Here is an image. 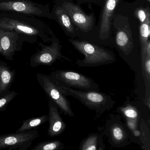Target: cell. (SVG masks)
Returning a JSON list of instances; mask_svg holds the SVG:
<instances>
[{
	"label": "cell",
	"mask_w": 150,
	"mask_h": 150,
	"mask_svg": "<svg viewBox=\"0 0 150 150\" xmlns=\"http://www.w3.org/2000/svg\"><path fill=\"white\" fill-rule=\"evenodd\" d=\"M37 79L49 99L53 101L64 115L74 116L71 103L66 96L50 75L37 73Z\"/></svg>",
	"instance_id": "obj_6"
},
{
	"label": "cell",
	"mask_w": 150,
	"mask_h": 150,
	"mask_svg": "<svg viewBox=\"0 0 150 150\" xmlns=\"http://www.w3.org/2000/svg\"><path fill=\"white\" fill-rule=\"evenodd\" d=\"M105 149L102 137L97 133L89 134L82 139L79 147V150H104Z\"/></svg>",
	"instance_id": "obj_16"
},
{
	"label": "cell",
	"mask_w": 150,
	"mask_h": 150,
	"mask_svg": "<svg viewBox=\"0 0 150 150\" xmlns=\"http://www.w3.org/2000/svg\"><path fill=\"white\" fill-rule=\"evenodd\" d=\"M20 34L13 30H7L0 28V54L7 59H13L14 55L16 51L21 50L18 40Z\"/></svg>",
	"instance_id": "obj_11"
},
{
	"label": "cell",
	"mask_w": 150,
	"mask_h": 150,
	"mask_svg": "<svg viewBox=\"0 0 150 150\" xmlns=\"http://www.w3.org/2000/svg\"><path fill=\"white\" fill-rule=\"evenodd\" d=\"M61 7L65 10L73 23L81 31L87 32L93 28V15L86 14L79 7L70 2H64Z\"/></svg>",
	"instance_id": "obj_10"
},
{
	"label": "cell",
	"mask_w": 150,
	"mask_h": 150,
	"mask_svg": "<svg viewBox=\"0 0 150 150\" xmlns=\"http://www.w3.org/2000/svg\"><path fill=\"white\" fill-rule=\"evenodd\" d=\"M48 121V115H45L38 117H32L23 122L21 127L16 132H22L32 130Z\"/></svg>",
	"instance_id": "obj_18"
},
{
	"label": "cell",
	"mask_w": 150,
	"mask_h": 150,
	"mask_svg": "<svg viewBox=\"0 0 150 150\" xmlns=\"http://www.w3.org/2000/svg\"><path fill=\"white\" fill-rule=\"evenodd\" d=\"M116 112L122 115L125 119L137 120L139 117V112L137 108L132 104H124L123 106L118 107Z\"/></svg>",
	"instance_id": "obj_20"
},
{
	"label": "cell",
	"mask_w": 150,
	"mask_h": 150,
	"mask_svg": "<svg viewBox=\"0 0 150 150\" xmlns=\"http://www.w3.org/2000/svg\"><path fill=\"white\" fill-rule=\"evenodd\" d=\"M41 44V50H39L30 58V65L36 67L39 66H51L58 59H64L72 61L61 53L62 46L58 43L53 42L50 45L46 46Z\"/></svg>",
	"instance_id": "obj_9"
},
{
	"label": "cell",
	"mask_w": 150,
	"mask_h": 150,
	"mask_svg": "<svg viewBox=\"0 0 150 150\" xmlns=\"http://www.w3.org/2000/svg\"><path fill=\"white\" fill-rule=\"evenodd\" d=\"M119 1V0H106L102 15L99 30V36L101 39L105 40L108 38L112 16Z\"/></svg>",
	"instance_id": "obj_13"
},
{
	"label": "cell",
	"mask_w": 150,
	"mask_h": 150,
	"mask_svg": "<svg viewBox=\"0 0 150 150\" xmlns=\"http://www.w3.org/2000/svg\"><path fill=\"white\" fill-rule=\"evenodd\" d=\"M64 144L59 140L43 141L34 146L33 150H62L64 148Z\"/></svg>",
	"instance_id": "obj_21"
},
{
	"label": "cell",
	"mask_w": 150,
	"mask_h": 150,
	"mask_svg": "<svg viewBox=\"0 0 150 150\" xmlns=\"http://www.w3.org/2000/svg\"><path fill=\"white\" fill-rule=\"evenodd\" d=\"M49 110L48 135L51 137L59 136L65 130L66 124L60 115L58 107L50 99L49 100Z\"/></svg>",
	"instance_id": "obj_12"
},
{
	"label": "cell",
	"mask_w": 150,
	"mask_h": 150,
	"mask_svg": "<svg viewBox=\"0 0 150 150\" xmlns=\"http://www.w3.org/2000/svg\"><path fill=\"white\" fill-rule=\"evenodd\" d=\"M136 16L140 21L141 23L145 22L150 19V13L149 8H138L136 11Z\"/></svg>",
	"instance_id": "obj_23"
},
{
	"label": "cell",
	"mask_w": 150,
	"mask_h": 150,
	"mask_svg": "<svg viewBox=\"0 0 150 150\" xmlns=\"http://www.w3.org/2000/svg\"><path fill=\"white\" fill-rule=\"evenodd\" d=\"M50 75L58 85L85 91L100 90L99 85L93 80L77 72L59 70L51 73Z\"/></svg>",
	"instance_id": "obj_4"
},
{
	"label": "cell",
	"mask_w": 150,
	"mask_h": 150,
	"mask_svg": "<svg viewBox=\"0 0 150 150\" xmlns=\"http://www.w3.org/2000/svg\"><path fill=\"white\" fill-rule=\"evenodd\" d=\"M147 1H149V2H150V0H147Z\"/></svg>",
	"instance_id": "obj_25"
},
{
	"label": "cell",
	"mask_w": 150,
	"mask_h": 150,
	"mask_svg": "<svg viewBox=\"0 0 150 150\" xmlns=\"http://www.w3.org/2000/svg\"><path fill=\"white\" fill-rule=\"evenodd\" d=\"M16 76V71L5 62L0 61V97L9 92Z\"/></svg>",
	"instance_id": "obj_14"
},
{
	"label": "cell",
	"mask_w": 150,
	"mask_h": 150,
	"mask_svg": "<svg viewBox=\"0 0 150 150\" xmlns=\"http://www.w3.org/2000/svg\"><path fill=\"white\" fill-rule=\"evenodd\" d=\"M129 132L120 115H110L106 120L103 133L113 147L121 148L129 145L132 139Z\"/></svg>",
	"instance_id": "obj_5"
},
{
	"label": "cell",
	"mask_w": 150,
	"mask_h": 150,
	"mask_svg": "<svg viewBox=\"0 0 150 150\" xmlns=\"http://www.w3.org/2000/svg\"><path fill=\"white\" fill-rule=\"evenodd\" d=\"M57 85L66 96H73L88 108L95 110L97 117L110 110L115 103L112 97L105 93L99 91L79 90L62 85Z\"/></svg>",
	"instance_id": "obj_2"
},
{
	"label": "cell",
	"mask_w": 150,
	"mask_h": 150,
	"mask_svg": "<svg viewBox=\"0 0 150 150\" xmlns=\"http://www.w3.org/2000/svg\"><path fill=\"white\" fill-rule=\"evenodd\" d=\"M69 42L78 51L85 55L84 59L76 61V64L79 67H96L115 62V55L108 50L86 41L70 39Z\"/></svg>",
	"instance_id": "obj_3"
},
{
	"label": "cell",
	"mask_w": 150,
	"mask_h": 150,
	"mask_svg": "<svg viewBox=\"0 0 150 150\" xmlns=\"http://www.w3.org/2000/svg\"><path fill=\"white\" fill-rule=\"evenodd\" d=\"M0 28L45 42L50 40V30L40 21L16 14L0 13Z\"/></svg>",
	"instance_id": "obj_1"
},
{
	"label": "cell",
	"mask_w": 150,
	"mask_h": 150,
	"mask_svg": "<svg viewBox=\"0 0 150 150\" xmlns=\"http://www.w3.org/2000/svg\"><path fill=\"white\" fill-rule=\"evenodd\" d=\"M116 42L124 55L128 57L130 55L133 48V42L131 35L128 29L125 28L117 31Z\"/></svg>",
	"instance_id": "obj_15"
},
{
	"label": "cell",
	"mask_w": 150,
	"mask_h": 150,
	"mask_svg": "<svg viewBox=\"0 0 150 150\" xmlns=\"http://www.w3.org/2000/svg\"><path fill=\"white\" fill-rule=\"evenodd\" d=\"M0 51H1V42H0Z\"/></svg>",
	"instance_id": "obj_24"
},
{
	"label": "cell",
	"mask_w": 150,
	"mask_h": 150,
	"mask_svg": "<svg viewBox=\"0 0 150 150\" xmlns=\"http://www.w3.org/2000/svg\"><path fill=\"white\" fill-rule=\"evenodd\" d=\"M39 136L36 130L0 135V150H27Z\"/></svg>",
	"instance_id": "obj_8"
},
{
	"label": "cell",
	"mask_w": 150,
	"mask_h": 150,
	"mask_svg": "<svg viewBox=\"0 0 150 150\" xmlns=\"http://www.w3.org/2000/svg\"><path fill=\"white\" fill-rule=\"evenodd\" d=\"M55 14L59 23L64 28L67 32H74V28L71 19L65 10L62 7H58L55 10Z\"/></svg>",
	"instance_id": "obj_19"
},
{
	"label": "cell",
	"mask_w": 150,
	"mask_h": 150,
	"mask_svg": "<svg viewBox=\"0 0 150 150\" xmlns=\"http://www.w3.org/2000/svg\"><path fill=\"white\" fill-rule=\"evenodd\" d=\"M150 36V20L141 23L139 28V41L141 48V59L147 55L146 47Z\"/></svg>",
	"instance_id": "obj_17"
},
{
	"label": "cell",
	"mask_w": 150,
	"mask_h": 150,
	"mask_svg": "<svg viewBox=\"0 0 150 150\" xmlns=\"http://www.w3.org/2000/svg\"><path fill=\"white\" fill-rule=\"evenodd\" d=\"M18 95V93L15 91H9L3 96L0 97V111H5L9 103Z\"/></svg>",
	"instance_id": "obj_22"
},
{
	"label": "cell",
	"mask_w": 150,
	"mask_h": 150,
	"mask_svg": "<svg viewBox=\"0 0 150 150\" xmlns=\"http://www.w3.org/2000/svg\"><path fill=\"white\" fill-rule=\"evenodd\" d=\"M0 11L38 17L50 16L48 8L28 0H0Z\"/></svg>",
	"instance_id": "obj_7"
}]
</instances>
